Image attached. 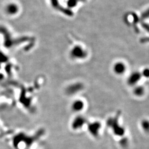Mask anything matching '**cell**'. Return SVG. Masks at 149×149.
Here are the masks:
<instances>
[{
	"instance_id": "cell-9",
	"label": "cell",
	"mask_w": 149,
	"mask_h": 149,
	"mask_svg": "<svg viewBox=\"0 0 149 149\" xmlns=\"http://www.w3.org/2000/svg\"><path fill=\"white\" fill-rule=\"evenodd\" d=\"M86 120L85 118L83 117H80L77 118L74 123V127L76 128H80L83 127V125L85 124Z\"/></svg>"
},
{
	"instance_id": "cell-11",
	"label": "cell",
	"mask_w": 149,
	"mask_h": 149,
	"mask_svg": "<svg viewBox=\"0 0 149 149\" xmlns=\"http://www.w3.org/2000/svg\"><path fill=\"white\" fill-rule=\"evenodd\" d=\"M140 72L142 77H144V78L146 79H149V68H144Z\"/></svg>"
},
{
	"instance_id": "cell-3",
	"label": "cell",
	"mask_w": 149,
	"mask_h": 149,
	"mask_svg": "<svg viewBox=\"0 0 149 149\" xmlns=\"http://www.w3.org/2000/svg\"><path fill=\"white\" fill-rule=\"evenodd\" d=\"M72 56L77 59H85L87 56V52L86 51L84 48L80 46L76 47L72 51Z\"/></svg>"
},
{
	"instance_id": "cell-1",
	"label": "cell",
	"mask_w": 149,
	"mask_h": 149,
	"mask_svg": "<svg viewBox=\"0 0 149 149\" xmlns=\"http://www.w3.org/2000/svg\"><path fill=\"white\" fill-rule=\"evenodd\" d=\"M112 69L113 72L115 74L118 76H121L125 73L127 70V65L124 62L118 61L113 64Z\"/></svg>"
},
{
	"instance_id": "cell-10",
	"label": "cell",
	"mask_w": 149,
	"mask_h": 149,
	"mask_svg": "<svg viewBox=\"0 0 149 149\" xmlns=\"http://www.w3.org/2000/svg\"><path fill=\"white\" fill-rule=\"evenodd\" d=\"M141 127L145 132L149 133V120L143 119L141 122Z\"/></svg>"
},
{
	"instance_id": "cell-8",
	"label": "cell",
	"mask_w": 149,
	"mask_h": 149,
	"mask_svg": "<svg viewBox=\"0 0 149 149\" xmlns=\"http://www.w3.org/2000/svg\"><path fill=\"white\" fill-rule=\"evenodd\" d=\"M85 107V103L81 100H77L74 102L72 104V109L76 112H80L84 109Z\"/></svg>"
},
{
	"instance_id": "cell-5",
	"label": "cell",
	"mask_w": 149,
	"mask_h": 149,
	"mask_svg": "<svg viewBox=\"0 0 149 149\" xmlns=\"http://www.w3.org/2000/svg\"><path fill=\"white\" fill-rule=\"evenodd\" d=\"M109 122H111V123H109V124H110L112 126V127H113L114 133L117 134L118 135H123V134L124 133V129L122 127H120V125H119L117 119H112Z\"/></svg>"
},
{
	"instance_id": "cell-6",
	"label": "cell",
	"mask_w": 149,
	"mask_h": 149,
	"mask_svg": "<svg viewBox=\"0 0 149 149\" xmlns=\"http://www.w3.org/2000/svg\"><path fill=\"white\" fill-rule=\"evenodd\" d=\"M19 11V7L18 5L14 3H11L6 6L5 8L6 12L9 15H16Z\"/></svg>"
},
{
	"instance_id": "cell-4",
	"label": "cell",
	"mask_w": 149,
	"mask_h": 149,
	"mask_svg": "<svg viewBox=\"0 0 149 149\" xmlns=\"http://www.w3.org/2000/svg\"><path fill=\"white\" fill-rule=\"evenodd\" d=\"M101 128V123L98 121H95L88 124V130L92 135L97 136L98 135L99 132Z\"/></svg>"
},
{
	"instance_id": "cell-7",
	"label": "cell",
	"mask_w": 149,
	"mask_h": 149,
	"mask_svg": "<svg viewBox=\"0 0 149 149\" xmlns=\"http://www.w3.org/2000/svg\"><path fill=\"white\" fill-rule=\"evenodd\" d=\"M145 93V87L143 86L136 85L134 87L133 94L134 96L141 97L144 96Z\"/></svg>"
},
{
	"instance_id": "cell-2",
	"label": "cell",
	"mask_w": 149,
	"mask_h": 149,
	"mask_svg": "<svg viewBox=\"0 0 149 149\" xmlns=\"http://www.w3.org/2000/svg\"><path fill=\"white\" fill-rule=\"evenodd\" d=\"M142 76L140 72L134 71L130 74L127 79V84L130 86H135L138 85L139 82L141 80Z\"/></svg>"
}]
</instances>
